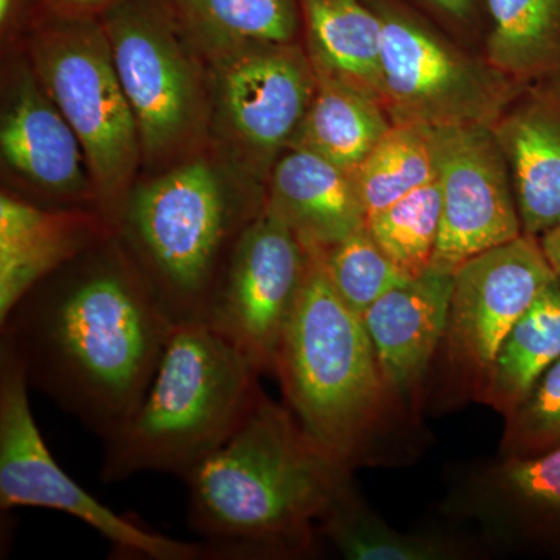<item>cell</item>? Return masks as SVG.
Instances as JSON below:
<instances>
[{
	"label": "cell",
	"instance_id": "obj_22",
	"mask_svg": "<svg viewBox=\"0 0 560 560\" xmlns=\"http://www.w3.org/2000/svg\"><path fill=\"white\" fill-rule=\"evenodd\" d=\"M560 359V276L545 287L501 342L475 399L510 415L548 368Z\"/></svg>",
	"mask_w": 560,
	"mask_h": 560
},
{
	"label": "cell",
	"instance_id": "obj_26",
	"mask_svg": "<svg viewBox=\"0 0 560 560\" xmlns=\"http://www.w3.org/2000/svg\"><path fill=\"white\" fill-rule=\"evenodd\" d=\"M366 217L438 179L430 128L393 125L355 172Z\"/></svg>",
	"mask_w": 560,
	"mask_h": 560
},
{
	"label": "cell",
	"instance_id": "obj_11",
	"mask_svg": "<svg viewBox=\"0 0 560 560\" xmlns=\"http://www.w3.org/2000/svg\"><path fill=\"white\" fill-rule=\"evenodd\" d=\"M307 261L308 250L300 237L264 208L243 232L210 298L202 323L234 346L260 375H275Z\"/></svg>",
	"mask_w": 560,
	"mask_h": 560
},
{
	"label": "cell",
	"instance_id": "obj_18",
	"mask_svg": "<svg viewBox=\"0 0 560 560\" xmlns=\"http://www.w3.org/2000/svg\"><path fill=\"white\" fill-rule=\"evenodd\" d=\"M114 235L102 212L0 197V319L44 279Z\"/></svg>",
	"mask_w": 560,
	"mask_h": 560
},
{
	"label": "cell",
	"instance_id": "obj_27",
	"mask_svg": "<svg viewBox=\"0 0 560 560\" xmlns=\"http://www.w3.org/2000/svg\"><path fill=\"white\" fill-rule=\"evenodd\" d=\"M440 180L411 191L366 217V228L383 253L410 279L430 270L441 231Z\"/></svg>",
	"mask_w": 560,
	"mask_h": 560
},
{
	"label": "cell",
	"instance_id": "obj_19",
	"mask_svg": "<svg viewBox=\"0 0 560 560\" xmlns=\"http://www.w3.org/2000/svg\"><path fill=\"white\" fill-rule=\"evenodd\" d=\"M265 208L285 221L305 248H327L366 224L355 172L296 147L272 165Z\"/></svg>",
	"mask_w": 560,
	"mask_h": 560
},
{
	"label": "cell",
	"instance_id": "obj_3",
	"mask_svg": "<svg viewBox=\"0 0 560 560\" xmlns=\"http://www.w3.org/2000/svg\"><path fill=\"white\" fill-rule=\"evenodd\" d=\"M307 250L275 375L305 433L352 470L371 459L390 416L401 408L383 381L363 318L331 287L318 249Z\"/></svg>",
	"mask_w": 560,
	"mask_h": 560
},
{
	"label": "cell",
	"instance_id": "obj_2",
	"mask_svg": "<svg viewBox=\"0 0 560 560\" xmlns=\"http://www.w3.org/2000/svg\"><path fill=\"white\" fill-rule=\"evenodd\" d=\"M350 471L261 390L238 429L184 475L191 528L219 560L308 558Z\"/></svg>",
	"mask_w": 560,
	"mask_h": 560
},
{
	"label": "cell",
	"instance_id": "obj_15",
	"mask_svg": "<svg viewBox=\"0 0 560 560\" xmlns=\"http://www.w3.org/2000/svg\"><path fill=\"white\" fill-rule=\"evenodd\" d=\"M452 510L504 545H560V445L482 464L453 492Z\"/></svg>",
	"mask_w": 560,
	"mask_h": 560
},
{
	"label": "cell",
	"instance_id": "obj_24",
	"mask_svg": "<svg viewBox=\"0 0 560 560\" xmlns=\"http://www.w3.org/2000/svg\"><path fill=\"white\" fill-rule=\"evenodd\" d=\"M486 61L518 83L560 73V0H486Z\"/></svg>",
	"mask_w": 560,
	"mask_h": 560
},
{
	"label": "cell",
	"instance_id": "obj_29",
	"mask_svg": "<svg viewBox=\"0 0 560 560\" xmlns=\"http://www.w3.org/2000/svg\"><path fill=\"white\" fill-rule=\"evenodd\" d=\"M504 419L501 455L534 456L559 447L560 359L537 378Z\"/></svg>",
	"mask_w": 560,
	"mask_h": 560
},
{
	"label": "cell",
	"instance_id": "obj_7",
	"mask_svg": "<svg viewBox=\"0 0 560 560\" xmlns=\"http://www.w3.org/2000/svg\"><path fill=\"white\" fill-rule=\"evenodd\" d=\"M147 164L194 156L212 130L209 70L165 0H121L102 14Z\"/></svg>",
	"mask_w": 560,
	"mask_h": 560
},
{
	"label": "cell",
	"instance_id": "obj_1",
	"mask_svg": "<svg viewBox=\"0 0 560 560\" xmlns=\"http://www.w3.org/2000/svg\"><path fill=\"white\" fill-rule=\"evenodd\" d=\"M173 327L110 235L33 287L0 319V345L31 388L105 440L142 400Z\"/></svg>",
	"mask_w": 560,
	"mask_h": 560
},
{
	"label": "cell",
	"instance_id": "obj_33",
	"mask_svg": "<svg viewBox=\"0 0 560 560\" xmlns=\"http://www.w3.org/2000/svg\"><path fill=\"white\" fill-rule=\"evenodd\" d=\"M539 238L541 248H544L545 254H547L551 267L555 268V271L560 276V224L545 232Z\"/></svg>",
	"mask_w": 560,
	"mask_h": 560
},
{
	"label": "cell",
	"instance_id": "obj_4",
	"mask_svg": "<svg viewBox=\"0 0 560 560\" xmlns=\"http://www.w3.org/2000/svg\"><path fill=\"white\" fill-rule=\"evenodd\" d=\"M259 371L202 320L175 324L136 410L105 440L102 480L189 474L259 399Z\"/></svg>",
	"mask_w": 560,
	"mask_h": 560
},
{
	"label": "cell",
	"instance_id": "obj_6",
	"mask_svg": "<svg viewBox=\"0 0 560 560\" xmlns=\"http://www.w3.org/2000/svg\"><path fill=\"white\" fill-rule=\"evenodd\" d=\"M22 44L44 90L80 140L98 212L114 230L143 158L102 21L44 11Z\"/></svg>",
	"mask_w": 560,
	"mask_h": 560
},
{
	"label": "cell",
	"instance_id": "obj_10",
	"mask_svg": "<svg viewBox=\"0 0 560 560\" xmlns=\"http://www.w3.org/2000/svg\"><path fill=\"white\" fill-rule=\"evenodd\" d=\"M300 43H259L208 58L212 130L253 175L271 172L296 139L316 90Z\"/></svg>",
	"mask_w": 560,
	"mask_h": 560
},
{
	"label": "cell",
	"instance_id": "obj_8",
	"mask_svg": "<svg viewBox=\"0 0 560 560\" xmlns=\"http://www.w3.org/2000/svg\"><path fill=\"white\" fill-rule=\"evenodd\" d=\"M366 2L382 21V105L393 125L490 127L525 86L460 51L401 0Z\"/></svg>",
	"mask_w": 560,
	"mask_h": 560
},
{
	"label": "cell",
	"instance_id": "obj_21",
	"mask_svg": "<svg viewBox=\"0 0 560 560\" xmlns=\"http://www.w3.org/2000/svg\"><path fill=\"white\" fill-rule=\"evenodd\" d=\"M315 73V95L291 147L357 172L393 121L381 102L331 77L316 70Z\"/></svg>",
	"mask_w": 560,
	"mask_h": 560
},
{
	"label": "cell",
	"instance_id": "obj_30",
	"mask_svg": "<svg viewBox=\"0 0 560 560\" xmlns=\"http://www.w3.org/2000/svg\"><path fill=\"white\" fill-rule=\"evenodd\" d=\"M44 13L43 0H0V33L7 46L22 40Z\"/></svg>",
	"mask_w": 560,
	"mask_h": 560
},
{
	"label": "cell",
	"instance_id": "obj_32",
	"mask_svg": "<svg viewBox=\"0 0 560 560\" xmlns=\"http://www.w3.org/2000/svg\"><path fill=\"white\" fill-rule=\"evenodd\" d=\"M418 2L445 20L460 22V24L475 20L481 3L486 7V0H418Z\"/></svg>",
	"mask_w": 560,
	"mask_h": 560
},
{
	"label": "cell",
	"instance_id": "obj_16",
	"mask_svg": "<svg viewBox=\"0 0 560 560\" xmlns=\"http://www.w3.org/2000/svg\"><path fill=\"white\" fill-rule=\"evenodd\" d=\"M453 275L429 270L394 287L361 318L383 381L400 408L416 407L447 326Z\"/></svg>",
	"mask_w": 560,
	"mask_h": 560
},
{
	"label": "cell",
	"instance_id": "obj_28",
	"mask_svg": "<svg viewBox=\"0 0 560 560\" xmlns=\"http://www.w3.org/2000/svg\"><path fill=\"white\" fill-rule=\"evenodd\" d=\"M318 253L331 287L360 316L383 294L410 280L383 253L366 224Z\"/></svg>",
	"mask_w": 560,
	"mask_h": 560
},
{
	"label": "cell",
	"instance_id": "obj_23",
	"mask_svg": "<svg viewBox=\"0 0 560 560\" xmlns=\"http://www.w3.org/2000/svg\"><path fill=\"white\" fill-rule=\"evenodd\" d=\"M202 58L259 43H298L300 0H165Z\"/></svg>",
	"mask_w": 560,
	"mask_h": 560
},
{
	"label": "cell",
	"instance_id": "obj_5",
	"mask_svg": "<svg viewBox=\"0 0 560 560\" xmlns=\"http://www.w3.org/2000/svg\"><path fill=\"white\" fill-rule=\"evenodd\" d=\"M202 156L131 190L114 237L173 324L205 319L250 221L264 210Z\"/></svg>",
	"mask_w": 560,
	"mask_h": 560
},
{
	"label": "cell",
	"instance_id": "obj_20",
	"mask_svg": "<svg viewBox=\"0 0 560 560\" xmlns=\"http://www.w3.org/2000/svg\"><path fill=\"white\" fill-rule=\"evenodd\" d=\"M316 72L382 103V21L366 0H300Z\"/></svg>",
	"mask_w": 560,
	"mask_h": 560
},
{
	"label": "cell",
	"instance_id": "obj_25",
	"mask_svg": "<svg viewBox=\"0 0 560 560\" xmlns=\"http://www.w3.org/2000/svg\"><path fill=\"white\" fill-rule=\"evenodd\" d=\"M318 534L350 560H455L466 558L458 540L394 529L361 501L349 482L318 523Z\"/></svg>",
	"mask_w": 560,
	"mask_h": 560
},
{
	"label": "cell",
	"instance_id": "obj_17",
	"mask_svg": "<svg viewBox=\"0 0 560 560\" xmlns=\"http://www.w3.org/2000/svg\"><path fill=\"white\" fill-rule=\"evenodd\" d=\"M510 167L523 234L560 224V73L530 81L490 125Z\"/></svg>",
	"mask_w": 560,
	"mask_h": 560
},
{
	"label": "cell",
	"instance_id": "obj_9",
	"mask_svg": "<svg viewBox=\"0 0 560 560\" xmlns=\"http://www.w3.org/2000/svg\"><path fill=\"white\" fill-rule=\"evenodd\" d=\"M20 361L0 345V508H44L72 515L130 559L219 560L208 544H189L116 514L72 480L55 460L33 418Z\"/></svg>",
	"mask_w": 560,
	"mask_h": 560
},
{
	"label": "cell",
	"instance_id": "obj_12",
	"mask_svg": "<svg viewBox=\"0 0 560 560\" xmlns=\"http://www.w3.org/2000/svg\"><path fill=\"white\" fill-rule=\"evenodd\" d=\"M556 276L540 238L528 234L471 257L453 272L440 355L471 396L515 320Z\"/></svg>",
	"mask_w": 560,
	"mask_h": 560
},
{
	"label": "cell",
	"instance_id": "obj_13",
	"mask_svg": "<svg viewBox=\"0 0 560 560\" xmlns=\"http://www.w3.org/2000/svg\"><path fill=\"white\" fill-rule=\"evenodd\" d=\"M441 186V231L430 270L453 275L464 261L521 237L510 167L485 125L430 128Z\"/></svg>",
	"mask_w": 560,
	"mask_h": 560
},
{
	"label": "cell",
	"instance_id": "obj_31",
	"mask_svg": "<svg viewBox=\"0 0 560 560\" xmlns=\"http://www.w3.org/2000/svg\"><path fill=\"white\" fill-rule=\"evenodd\" d=\"M121 0H43L46 13L69 18H101Z\"/></svg>",
	"mask_w": 560,
	"mask_h": 560
},
{
	"label": "cell",
	"instance_id": "obj_14",
	"mask_svg": "<svg viewBox=\"0 0 560 560\" xmlns=\"http://www.w3.org/2000/svg\"><path fill=\"white\" fill-rule=\"evenodd\" d=\"M0 151L7 167L36 194L97 206L80 140L28 60L14 65L3 90Z\"/></svg>",
	"mask_w": 560,
	"mask_h": 560
}]
</instances>
